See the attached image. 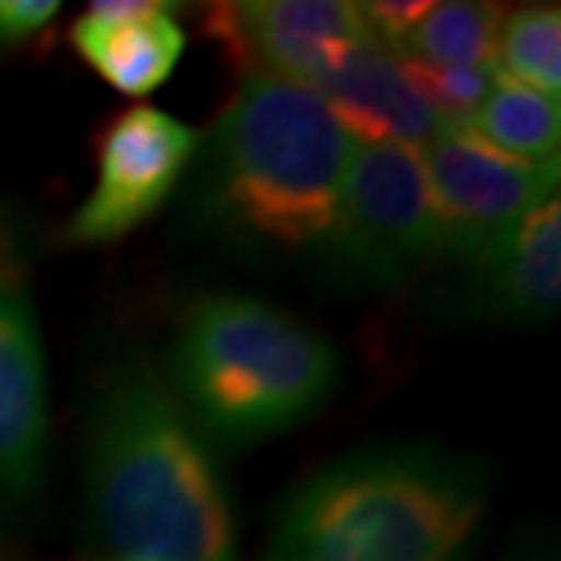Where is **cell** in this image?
<instances>
[{"label": "cell", "mask_w": 561, "mask_h": 561, "mask_svg": "<svg viewBox=\"0 0 561 561\" xmlns=\"http://www.w3.org/2000/svg\"><path fill=\"white\" fill-rule=\"evenodd\" d=\"M474 299L492 318L540 321L561 299V205L543 201L474 260Z\"/></svg>", "instance_id": "12"}, {"label": "cell", "mask_w": 561, "mask_h": 561, "mask_svg": "<svg viewBox=\"0 0 561 561\" xmlns=\"http://www.w3.org/2000/svg\"><path fill=\"white\" fill-rule=\"evenodd\" d=\"M48 368L15 227L0 216V496L37 489L48 453Z\"/></svg>", "instance_id": "8"}, {"label": "cell", "mask_w": 561, "mask_h": 561, "mask_svg": "<svg viewBox=\"0 0 561 561\" xmlns=\"http://www.w3.org/2000/svg\"><path fill=\"white\" fill-rule=\"evenodd\" d=\"M335 121L351 131L354 142H387L423 150L442 128L431 106L409 84L401 59L373 37L346 48L318 84Z\"/></svg>", "instance_id": "10"}, {"label": "cell", "mask_w": 561, "mask_h": 561, "mask_svg": "<svg viewBox=\"0 0 561 561\" xmlns=\"http://www.w3.org/2000/svg\"><path fill=\"white\" fill-rule=\"evenodd\" d=\"M470 136L489 142L492 150L518 157V161H558V142H561V114L558 99L540 95L533 88H525L511 77L496 70V84L485 99V106L478 110L474 125L467 128Z\"/></svg>", "instance_id": "13"}, {"label": "cell", "mask_w": 561, "mask_h": 561, "mask_svg": "<svg viewBox=\"0 0 561 561\" xmlns=\"http://www.w3.org/2000/svg\"><path fill=\"white\" fill-rule=\"evenodd\" d=\"M172 373L208 434L252 445L299 426L332 398L340 354L274 302L208 296L179 329Z\"/></svg>", "instance_id": "4"}, {"label": "cell", "mask_w": 561, "mask_h": 561, "mask_svg": "<svg viewBox=\"0 0 561 561\" xmlns=\"http://www.w3.org/2000/svg\"><path fill=\"white\" fill-rule=\"evenodd\" d=\"M354 146L313 88L249 73L197 142L194 205L249 249H329Z\"/></svg>", "instance_id": "1"}, {"label": "cell", "mask_w": 561, "mask_h": 561, "mask_svg": "<svg viewBox=\"0 0 561 561\" xmlns=\"http://www.w3.org/2000/svg\"><path fill=\"white\" fill-rule=\"evenodd\" d=\"M442 249L474 260L500 233L558 197V161H518L470 131H437L420 150Z\"/></svg>", "instance_id": "7"}, {"label": "cell", "mask_w": 561, "mask_h": 561, "mask_svg": "<svg viewBox=\"0 0 561 561\" xmlns=\"http://www.w3.org/2000/svg\"><path fill=\"white\" fill-rule=\"evenodd\" d=\"M55 15H59L55 0H0V48L26 44L33 33L51 26Z\"/></svg>", "instance_id": "17"}, {"label": "cell", "mask_w": 561, "mask_h": 561, "mask_svg": "<svg viewBox=\"0 0 561 561\" xmlns=\"http://www.w3.org/2000/svg\"><path fill=\"white\" fill-rule=\"evenodd\" d=\"M70 44L110 88L142 99L175 73L186 30L161 0H95L70 26Z\"/></svg>", "instance_id": "11"}, {"label": "cell", "mask_w": 561, "mask_h": 561, "mask_svg": "<svg viewBox=\"0 0 561 561\" xmlns=\"http://www.w3.org/2000/svg\"><path fill=\"white\" fill-rule=\"evenodd\" d=\"M329 249L373 280L405 277L442 249L420 150L387 142L354 146Z\"/></svg>", "instance_id": "5"}, {"label": "cell", "mask_w": 561, "mask_h": 561, "mask_svg": "<svg viewBox=\"0 0 561 561\" xmlns=\"http://www.w3.org/2000/svg\"><path fill=\"white\" fill-rule=\"evenodd\" d=\"M205 33L222 44L238 70L280 77L318 92L332 62L354 41L368 37L354 4L340 0H249L211 4Z\"/></svg>", "instance_id": "9"}, {"label": "cell", "mask_w": 561, "mask_h": 561, "mask_svg": "<svg viewBox=\"0 0 561 561\" xmlns=\"http://www.w3.org/2000/svg\"><path fill=\"white\" fill-rule=\"evenodd\" d=\"M197 142V128L150 103L121 110L99 131L95 186L66 222V244H110L150 222L190 172Z\"/></svg>", "instance_id": "6"}, {"label": "cell", "mask_w": 561, "mask_h": 561, "mask_svg": "<svg viewBox=\"0 0 561 561\" xmlns=\"http://www.w3.org/2000/svg\"><path fill=\"white\" fill-rule=\"evenodd\" d=\"M496 70L540 95L561 92V11L558 4L514 8L503 15Z\"/></svg>", "instance_id": "15"}, {"label": "cell", "mask_w": 561, "mask_h": 561, "mask_svg": "<svg viewBox=\"0 0 561 561\" xmlns=\"http://www.w3.org/2000/svg\"><path fill=\"white\" fill-rule=\"evenodd\" d=\"M88 507L114 561H238L227 481L183 409L150 379L103 398Z\"/></svg>", "instance_id": "2"}, {"label": "cell", "mask_w": 561, "mask_h": 561, "mask_svg": "<svg viewBox=\"0 0 561 561\" xmlns=\"http://www.w3.org/2000/svg\"><path fill=\"white\" fill-rule=\"evenodd\" d=\"M503 15L507 11L500 4H478V0L431 4L420 26L401 44L398 59L426 66H496Z\"/></svg>", "instance_id": "14"}, {"label": "cell", "mask_w": 561, "mask_h": 561, "mask_svg": "<svg viewBox=\"0 0 561 561\" xmlns=\"http://www.w3.org/2000/svg\"><path fill=\"white\" fill-rule=\"evenodd\" d=\"M409 84L448 131H467L496 84V66H426L401 59Z\"/></svg>", "instance_id": "16"}, {"label": "cell", "mask_w": 561, "mask_h": 561, "mask_svg": "<svg viewBox=\"0 0 561 561\" xmlns=\"http://www.w3.org/2000/svg\"><path fill=\"white\" fill-rule=\"evenodd\" d=\"M485 474L426 445L365 448L285 500L263 561H459L485 518Z\"/></svg>", "instance_id": "3"}]
</instances>
